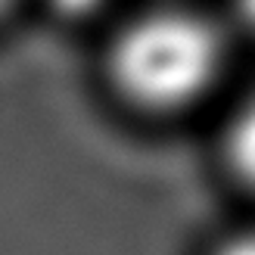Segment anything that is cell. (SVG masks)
Segmentation results:
<instances>
[{
  "label": "cell",
  "instance_id": "6da1fadb",
  "mask_svg": "<svg viewBox=\"0 0 255 255\" xmlns=\"http://www.w3.org/2000/svg\"><path fill=\"white\" fill-rule=\"evenodd\" d=\"M221 69L218 31L193 12L159 9L116 37L112 75L140 106L181 109L212 87Z\"/></svg>",
  "mask_w": 255,
  "mask_h": 255
},
{
  "label": "cell",
  "instance_id": "7a4b0ae2",
  "mask_svg": "<svg viewBox=\"0 0 255 255\" xmlns=\"http://www.w3.org/2000/svg\"><path fill=\"white\" fill-rule=\"evenodd\" d=\"M227 156L234 168L255 187V100L240 106L227 128Z\"/></svg>",
  "mask_w": 255,
  "mask_h": 255
},
{
  "label": "cell",
  "instance_id": "3957f363",
  "mask_svg": "<svg viewBox=\"0 0 255 255\" xmlns=\"http://www.w3.org/2000/svg\"><path fill=\"white\" fill-rule=\"evenodd\" d=\"M103 0H50V6H53L59 16H69V19H81L87 12H94Z\"/></svg>",
  "mask_w": 255,
  "mask_h": 255
},
{
  "label": "cell",
  "instance_id": "277c9868",
  "mask_svg": "<svg viewBox=\"0 0 255 255\" xmlns=\"http://www.w3.org/2000/svg\"><path fill=\"white\" fill-rule=\"evenodd\" d=\"M218 255H255V234L231 240V243H227Z\"/></svg>",
  "mask_w": 255,
  "mask_h": 255
},
{
  "label": "cell",
  "instance_id": "5b68a950",
  "mask_svg": "<svg viewBox=\"0 0 255 255\" xmlns=\"http://www.w3.org/2000/svg\"><path fill=\"white\" fill-rule=\"evenodd\" d=\"M237 12H240V19L246 25L255 28V0H237Z\"/></svg>",
  "mask_w": 255,
  "mask_h": 255
},
{
  "label": "cell",
  "instance_id": "8992f818",
  "mask_svg": "<svg viewBox=\"0 0 255 255\" xmlns=\"http://www.w3.org/2000/svg\"><path fill=\"white\" fill-rule=\"evenodd\" d=\"M12 3V0H0V12H6V6Z\"/></svg>",
  "mask_w": 255,
  "mask_h": 255
}]
</instances>
